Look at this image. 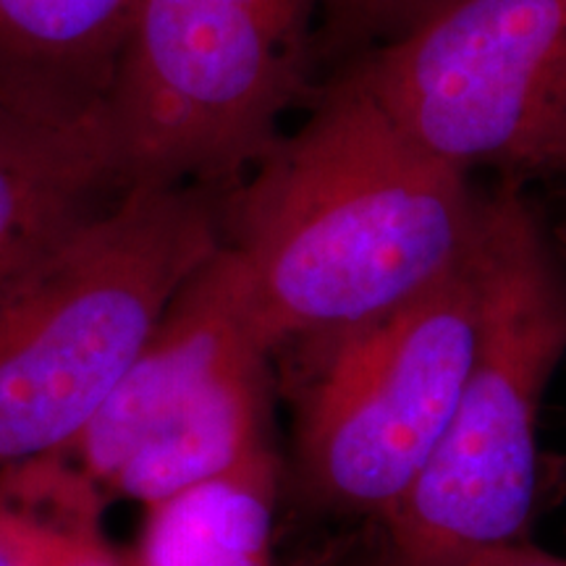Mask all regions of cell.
<instances>
[{"label": "cell", "instance_id": "1", "mask_svg": "<svg viewBox=\"0 0 566 566\" xmlns=\"http://www.w3.org/2000/svg\"><path fill=\"white\" fill-rule=\"evenodd\" d=\"M300 129L223 192V244L273 357L428 294L475 250L483 195L331 74Z\"/></svg>", "mask_w": 566, "mask_h": 566}, {"label": "cell", "instance_id": "2", "mask_svg": "<svg viewBox=\"0 0 566 566\" xmlns=\"http://www.w3.org/2000/svg\"><path fill=\"white\" fill-rule=\"evenodd\" d=\"M478 325L436 457L386 516V566H454L530 541L541 488V409L566 357V250L522 192L483 195Z\"/></svg>", "mask_w": 566, "mask_h": 566}, {"label": "cell", "instance_id": "3", "mask_svg": "<svg viewBox=\"0 0 566 566\" xmlns=\"http://www.w3.org/2000/svg\"><path fill=\"white\" fill-rule=\"evenodd\" d=\"M223 247V192L134 187L0 304V467L66 451Z\"/></svg>", "mask_w": 566, "mask_h": 566}, {"label": "cell", "instance_id": "4", "mask_svg": "<svg viewBox=\"0 0 566 566\" xmlns=\"http://www.w3.org/2000/svg\"><path fill=\"white\" fill-rule=\"evenodd\" d=\"M325 0H139L103 101L124 192H229L315 92Z\"/></svg>", "mask_w": 566, "mask_h": 566}, {"label": "cell", "instance_id": "5", "mask_svg": "<svg viewBox=\"0 0 566 566\" xmlns=\"http://www.w3.org/2000/svg\"><path fill=\"white\" fill-rule=\"evenodd\" d=\"M273 352L226 244L184 283L66 454L142 509L273 454Z\"/></svg>", "mask_w": 566, "mask_h": 566}, {"label": "cell", "instance_id": "6", "mask_svg": "<svg viewBox=\"0 0 566 566\" xmlns=\"http://www.w3.org/2000/svg\"><path fill=\"white\" fill-rule=\"evenodd\" d=\"M478 244V242H475ZM475 250L428 294L307 354L294 472L325 512L384 522L436 457L478 325Z\"/></svg>", "mask_w": 566, "mask_h": 566}, {"label": "cell", "instance_id": "7", "mask_svg": "<svg viewBox=\"0 0 566 566\" xmlns=\"http://www.w3.org/2000/svg\"><path fill=\"white\" fill-rule=\"evenodd\" d=\"M342 74L436 158L525 184L566 155V0H449Z\"/></svg>", "mask_w": 566, "mask_h": 566}, {"label": "cell", "instance_id": "8", "mask_svg": "<svg viewBox=\"0 0 566 566\" xmlns=\"http://www.w3.org/2000/svg\"><path fill=\"white\" fill-rule=\"evenodd\" d=\"M122 195L103 108L45 122L0 105V304L53 247Z\"/></svg>", "mask_w": 566, "mask_h": 566}, {"label": "cell", "instance_id": "9", "mask_svg": "<svg viewBox=\"0 0 566 566\" xmlns=\"http://www.w3.org/2000/svg\"><path fill=\"white\" fill-rule=\"evenodd\" d=\"M139 0H0V105L76 122L101 111Z\"/></svg>", "mask_w": 566, "mask_h": 566}, {"label": "cell", "instance_id": "10", "mask_svg": "<svg viewBox=\"0 0 566 566\" xmlns=\"http://www.w3.org/2000/svg\"><path fill=\"white\" fill-rule=\"evenodd\" d=\"M279 457L147 506L122 566H279Z\"/></svg>", "mask_w": 566, "mask_h": 566}, {"label": "cell", "instance_id": "11", "mask_svg": "<svg viewBox=\"0 0 566 566\" xmlns=\"http://www.w3.org/2000/svg\"><path fill=\"white\" fill-rule=\"evenodd\" d=\"M105 499L66 454L0 467V566H122Z\"/></svg>", "mask_w": 566, "mask_h": 566}, {"label": "cell", "instance_id": "12", "mask_svg": "<svg viewBox=\"0 0 566 566\" xmlns=\"http://www.w3.org/2000/svg\"><path fill=\"white\" fill-rule=\"evenodd\" d=\"M449 0H325L317 27L315 66L331 71L420 24Z\"/></svg>", "mask_w": 566, "mask_h": 566}, {"label": "cell", "instance_id": "13", "mask_svg": "<svg viewBox=\"0 0 566 566\" xmlns=\"http://www.w3.org/2000/svg\"><path fill=\"white\" fill-rule=\"evenodd\" d=\"M454 566H566V558L535 546L533 541H522L491 551H480V554L462 558Z\"/></svg>", "mask_w": 566, "mask_h": 566}, {"label": "cell", "instance_id": "14", "mask_svg": "<svg viewBox=\"0 0 566 566\" xmlns=\"http://www.w3.org/2000/svg\"><path fill=\"white\" fill-rule=\"evenodd\" d=\"M558 174H566V155H564V160H562V171Z\"/></svg>", "mask_w": 566, "mask_h": 566}]
</instances>
